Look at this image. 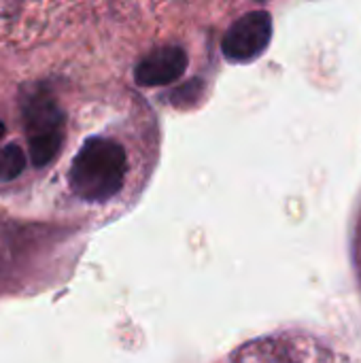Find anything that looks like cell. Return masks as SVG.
Segmentation results:
<instances>
[{"label": "cell", "mask_w": 361, "mask_h": 363, "mask_svg": "<svg viewBox=\"0 0 361 363\" xmlns=\"http://www.w3.org/2000/svg\"><path fill=\"white\" fill-rule=\"evenodd\" d=\"M28 166V155L19 145H4L0 149V183H11L23 174Z\"/></svg>", "instance_id": "obj_5"}, {"label": "cell", "mask_w": 361, "mask_h": 363, "mask_svg": "<svg viewBox=\"0 0 361 363\" xmlns=\"http://www.w3.org/2000/svg\"><path fill=\"white\" fill-rule=\"evenodd\" d=\"M19 111L28 136V157L34 168H45L57 157L64 145V108L47 85L36 83L21 89Z\"/></svg>", "instance_id": "obj_2"}, {"label": "cell", "mask_w": 361, "mask_h": 363, "mask_svg": "<svg viewBox=\"0 0 361 363\" xmlns=\"http://www.w3.org/2000/svg\"><path fill=\"white\" fill-rule=\"evenodd\" d=\"M4 132H6V128H4V123H2V121H0V138H2V136H4Z\"/></svg>", "instance_id": "obj_6"}, {"label": "cell", "mask_w": 361, "mask_h": 363, "mask_svg": "<svg viewBox=\"0 0 361 363\" xmlns=\"http://www.w3.org/2000/svg\"><path fill=\"white\" fill-rule=\"evenodd\" d=\"M187 68V53L181 47L164 45L147 53L134 68V81L140 87L170 85L183 77Z\"/></svg>", "instance_id": "obj_4"}, {"label": "cell", "mask_w": 361, "mask_h": 363, "mask_svg": "<svg viewBox=\"0 0 361 363\" xmlns=\"http://www.w3.org/2000/svg\"><path fill=\"white\" fill-rule=\"evenodd\" d=\"M272 40V17L268 11H251L236 19L221 40L223 55L234 64L260 57Z\"/></svg>", "instance_id": "obj_3"}, {"label": "cell", "mask_w": 361, "mask_h": 363, "mask_svg": "<svg viewBox=\"0 0 361 363\" xmlns=\"http://www.w3.org/2000/svg\"><path fill=\"white\" fill-rule=\"evenodd\" d=\"M126 149L106 136H89L68 168L70 191L89 204H102L115 198L126 181Z\"/></svg>", "instance_id": "obj_1"}]
</instances>
